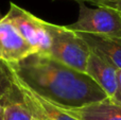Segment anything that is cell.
<instances>
[{
    "label": "cell",
    "mask_w": 121,
    "mask_h": 120,
    "mask_svg": "<svg viewBox=\"0 0 121 120\" xmlns=\"http://www.w3.org/2000/svg\"><path fill=\"white\" fill-rule=\"evenodd\" d=\"M6 66L11 73L31 90L64 110L81 108L108 98L86 73L48 54L33 53Z\"/></svg>",
    "instance_id": "obj_1"
},
{
    "label": "cell",
    "mask_w": 121,
    "mask_h": 120,
    "mask_svg": "<svg viewBox=\"0 0 121 120\" xmlns=\"http://www.w3.org/2000/svg\"><path fill=\"white\" fill-rule=\"evenodd\" d=\"M44 26L50 36L49 54L60 63L85 73L90 49L77 32L66 26H59L45 20Z\"/></svg>",
    "instance_id": "obj_2"
},
{
    "label": "cell",
    "mask_w": 121,
    "mask_h": 120,
    "mask_svg": "<svg viewBox=\"0 0 121 120\" xmlns=\"http://www.w3.org/2000/svg\"><path fill=\"white\" fill-rule=\"evenodd\" d=\"M79 17L75 22L66 26L77 33H87L108 37H121V13L104 5L88 8L79 1Z\"/></svg>",
    "instance_id": "obj_3"
},
{
    "label": "cell",
    "mask_w": 121,
    "mask_h": 120,
    "mask_svg": "<svg viewBox=\"0 0 121 120\" xmlns=\"http://www.w3.org/2000/svg\"><path fill=\"white\" fill-rule=\"evenodd\" d=\"M2 18L12 23L20 35L31 45L37 53L49 54L50 36L44 26V19H40L27 10L11 2L8 13Z\"/></svg>",
    "instance_id": "obj_4"
},
{
    "label": "cell",
    "mask_w": 121,
    "mask_h": 120,
    "mask_svg": "<svg viewBox=\"0 0 121 120\" xmlns=\"http://www.w3.org/2000/svg\"><path fill=\"white\" fill-rule=\"evenodd\" d=\"M11 72V71H10ZM12 74V73H11ZM13 81L18 89L21 101L30 111L31 115L36 120H78L67 113L66 110L49 102L38 96L36 93L27 87L22 82L12 74Z\"/></svg>",
    "instance_id": "obj_5"
},
{
    "label": "cell",
    "mask_w": 121,
    "mask_h": 120,
    "mask_svg": "<svg viewBox=\"0 0 121 120\" xmlns=\"http://www.w3.org/2000/svg\"><path fill=\"white\" fill-rule=\"evenodd\" d=\"M37 53L12 23L0 19V60L6 64H13Z\"/></svg>",
    "instance_id": "obj_6"
},
{
    "label": "cell",
    "mask_w": 121,
    "mask_h": 120,
    "mask_svg": "<svg viewBox=\"0 0 121 120\" xmlns=\"http://www.w3.org/2000/svg\"><path fill=\"white\" fill-rule=\"evenodd\" d=\"M85 73L103 89L107 97H114L117 89V69L107 60L90 50Z\"/></svg>",
    "instance_id": "obj_7"
},
{
    "label": "cell",
    "mask_w": 121,
    "mask_h": 120,
    "mask_svg": "<svg viewBox=\"0 0 121 120\" xmlns=\"http://www.w3.org/2000/svg\"><path fill=\"white\" fill-rule=\"evenodd\" d=\"M92 52L104 57L116 69L121 70V37H108L78 33Z\"/></svg>",
    "instance_id": "obj_8"
},
{
    "label": "cell",
    "mask_w": 121,
    "mask_h": 120,
    "mask_svg": "<svg viewBox=\"0 0 121 120\" xmlns=\"http://www.w3.org/2000/svg\"><path fill=\"white\" fill-rule=\"evenodd\" d=\"M78 120H121V104L107 98L75 110H66Z\"/></svg>",
    "instance_id": "obj_9"
},
{
    "label": "cell",
    "mask_w": 121,
    "mask_h": 120,
    "mask_svg": "<svg viewBox=\"0 0 121 120\" xmlns=\"http://www.w3.org/2000/svg\"><path fill=\"white\" fill-rule=\"evenodd\" d=\"M21 101V97L13 81V77L4 62L0 60V105L5 106Z\"/></svg>",
    "instance_id": "obj_10"
},
{
    "label": "cell",
    "mask_w": 121,
    "mask_h": 120,
    "mask_svg": "<svg viewBox=\"0 0 121 120\" xmlns=\"http://www.w3.org/2000/svg\"><path fill=\"white\" fill-rule=\"evenodd\" d=\"M3 120H34L22 101L8 104L3 107Z\"/></svg>",
    "instance_id": "obj_11"
},
{
    "label": "cell",
    "mask_w": 121,
    "mask_h": 120,
    "mask_svg": "<svg viewBox=\"0 0 121 120\" xmlns=\"http://www.w3.org/2000/svg\"><path fill=\"white\" fill-rule=\"evenodd\" d=\"M113 99L115 102L121 104V70L117 69V89H116V93L114 95Z\"/></svg>",
    "instance_id": "obj_12"
},
{
    "label": "cell",
    "mask_w": 121,
    "mask_h": 120,
    "mask_svg": "<svg viewBox=\"0 0 121 120\" xmlns=\"http://www.w3.org/2000/svg\"><path fill=\"white\" fill-rule=\"evenodd\" d=\"M99 5H104L107 6V8L114 9V10L118 11V12L121 13V0H115V1H107V2H102V3L98 4L97 6Z\"/></svg>",
    "instance_id": "obj_13"
},
{
    "label": "cell",
    "mask_w": 121,
    "mask_h": 120,
    "mask_svg": "<svg viewBox=\"0 0 121 120\" xmlns=\"http://www.w3.org/2000/svg\"><path fill=\"white\" fill-rule=\"evenodd\" d=\"M107 1H115V0H83V2H89V3H92L95 5H98V4L102 3V2H107Z\"/></svg>",
    "instance_id": "obj_14"
},
{
    "label": "cell",
    "mask_w": 121,
    "mask_h": 120,
    "mask_svg": "<svg viewBox=\"0 0 121 120\" xmlns=\"http://www.w3.org/2000/svg\"><path fill=\"white\" fill-rule=\"evenodd\" d=\"M0 120H3V106L0 105Z\"/></svg>",
    "instance_id": "obj_15"
},
{
    "label": "cell",
    "mask_w": 121,
    "mask_h": 120,
    "mask_svg": "<svg viewBox=\"0 0 121 120\" xmlns=\"http://www.w3.org/2000/svg\"><path fill=\"white\" fill-rule=\"evenodd\" d=\"M73 1H77V2H79V1H83V0H73Z\"/></svg>",
    "instance_id": "obj_16"
},
{
    "label": "cell",
    "mask_w": 121,
    "mask_h": 120,
    "mask_svg": "<svg viewBox=\"0 0 121 120\" xmlns=\"http://www.w3.org/2000/svg\"><path fill=\"white\" fill-rule=\"evenodd\" d=\"M2 18V16H1V13H0V19H1Z\"/></svg>",
    "instance_id": "obj_17"
},
{
    "label": "cell",
    "mask_w": 121,
    "mask_h": 120,
    "mask_svg": "<svg viewBox=\"0 0 121 120\" xmlns=\"http://www.w3.org/2000/svg\"><path fill=\"white\" fill-rule=\"evenodd\" d=\"M34 120H36V119H34Z\"/></svg>",
    "instance_id": "obj_18"
}]
</instances>
